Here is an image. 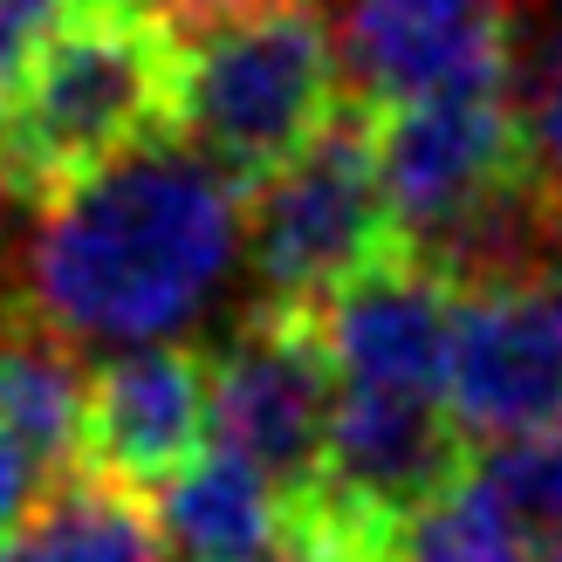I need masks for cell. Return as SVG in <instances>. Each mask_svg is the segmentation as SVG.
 Masks as SVG:
<instances>
[{
  "label": "cell",
  "mask_w": 562,
  "mask_h": 562,
  "mask_svg": "<svg viewBox=\"0 0 562 562\" xmlns=\"http://www.w3.org/2000/svg\"><path fill=\"white\" fill-rule=\"evenodd\" d=\"M528 0H350L336 55L363 117L467 90H508Z\"/></svg>",
  "instance_id": "cell-6"
},
{
  "label": "cell",
  "mask_w": 562,
  "mask_h": 562,
  "mask_svg": "<svg viewBox=\"0 0 562 562\" xmlns=\"http://www.w3.org/2000/svg\"><path fill=\"white\" fill-rule=\"evenodd\" d=\"M240 255L255 268L261 308H295V316H316L357 274L398 255L378 179V137L363 110L336 117L316 145L247 186Z\"/></svg>",
  "instance_id": "cell-4"
},
{
  "label": "cell",
  "mask_w": 562,
  "mask_h": 562,
  "mask_svg": "<svg viewBox=\"0 0 562 562\" xmlns=\"http://www.w3.org/2000/svg\"><path fill=\"white\" fill-rule=\"evenodd\" d=\"M384 549H391V562H528V536L473 467L446 494H432L418 515L391 528Z\"/></svg>",
  "instance_id": "cell-14"
},
{
  "label": "cell",
  "mask_w": 562,
  "mask_h": 562,
  "mask_svg": "<svg viewBox=\"0 0 562 562\" xmlns=\"http://www.w3.org/2000/svg\"><path fill=\"white\" fill-rule=\"evenodd\" d=\"M14 8H21V14H35V21L48 27L55 14H63V8H69V0H14Z\"/></svg>",
  "instance_id": "cell-21"
},
{
  "label": "cell",
  "mask_w": 562,
  "mask_h": 562,
  "mask_svg": "<svg viewBox=\"0 0 562 562\" xmlns=\"http://www.w3.org/2000/svg\"><path fill=\"white\" fill-rule=\"evenodd\" d=\"M274 562H391L384 536H363V528H344L329 515L289 508V542H281Z\"/></svg>",
  "instance_id": "cell-17"
},
{
  "label": "cell",
  "mask_w": 562,
  "mask_h": 562,
  "mask_svg": "<svg viewBox=\"0 0 562 562\" xmlns=\"http://www.w3.org/2000/svg\"><path fill=\"white\" fill-rule=\"evenodd\" d=\"M467 467H473V446L453 405L398 398V391H336L323 481L295 508L391 542V528L418 515L432 494H446Z\"/></svg>",
  "instance_id": "cell-8"
},
{
  "label": "cell",
  "mask_w": 562,
  "mask_h": 562,
  "mask_svg": "<svg viewBox=\"0 0 562 562\" xmlns=\"http://www.w3.org/2000/svg\"><path fill=\"white\" fill-rule=\"evenodd\" d=\"M473 473L515 515L528 549H549V555L562 549V426L487 446V453H473Z\"/></svg>",
  "instance_id": "cell-15"
},
{
  "label": "cell",
  "mask_w": 562,
  "mask_h": 562,
  "mask_svg": "<svg viewBox=\"0 0 562 562\" xmlns=\"http://www.w3.org/2000/svg\"><path fill=\"white\" fill-rule=\"evenodd\" d=\"M453 329H460V289L418 268L412 255L378 261L336 302L316 308V336L344 391H398V398L446 405Z\"/></svg>",
  "instance_id": "cell-10"
},
{
  "label": "cell",
  "mask_w": 562,
  "mask_h": 562,
  "mask_svg": "<svg viewBox=\"0 0 562 562\" xmlns=\"http://www.w3.org/2000/svg\"><path fill=\"white\" fill-rule=\"evenodd\" d=\"M446 405L494 446L562 426V255L460 295Z\"/></svg>",
  "instance_id": "cell-7"
},
{
  "label": "cell",
  "mask_w": 562,
  "mask_h": 562,
  "mask_svg": "<svg viewBox=\"0 0 562 562\" xmlns=\"http://www.w3.org/2000/svg\"><path fill=\"white\" fill-rule=\"evenodd\" d=\"M63 481H69V473H55V467L35 453V446H21L8 426H0V542H8L14 528L35 515Z\"/></svg>",
  "instance_id": "cell-16"
},
{
  "label": "cell",
  "mask_w": 562,
  "mask_h": 562,
  "mask_svg": "<svg viewBox=\"0 0 562 562\" xmlns=\"http://www.w3.org/2000/svg\"><path fill=\"white\" fill-rule=\"evenodd\" d=\"M0 562H172L158 536V515L145 494H131L97 473H69L35 515H27L8 542Z\"/></svg>",
  "instance_id": "cell-13"
},
{
  "label": "cell",
  "mask_w": 562,
  "mask_h": 562,
  "mask_svg": "<svg viewBox=\"0 0 562 562\" xmlns=\"http://www.w3.org/2000/svg\"><path fill=\"white\" fill-rule=\"evenodd\" d=\"M131 8H145V14L165 27V35L186 48V42L213 35V27H227V21H247V14L274 8V0H131Z\"/></svg>",
  "instance_id": "cell-18"
},
{
  "label": "cell",
  "mask_w": 562,
  "mask_h": 562,
  "mask_svg": "<svg viewBox=\"0 0 562 562\" xmlns=\"http://www.w3.org/2000/svg\"><path fill=\"white\" fill-rule=\"evenodd\" d=\"M35 35H42V21L21 14L14 0H0V110H8V97H14L21 63H27V48H35Z\"/></svg>",
  "instance_id": "cell-19"
},
{
  "label": "cell",
  "mask_w": 562,
  "mask_h": 562,
  "mask_svg": "<svg viewBox=\"0 0 562 562\" xmlns=\"http://www.w3.org/2000/svg\"><path fill=\"white\" fill-rule=\"evenodd\" d=\"M179 42L131 0H69L21 63L0 110V165L27 200L82 186L172 131Z\"/></svg>",
  "instance_id": "cell-2"
},
{
  "label": "cell",
  "mask_w": 562,
  "mask_h": 562,
  "mask_svg": "<svg viewBox=\"0 0 562 562\" xmlns=\"http://www.w3.org/2000/svg\"><path fill=\"white\" fill-rule=\"evenodd\" d=\"M151 515L172 562H274L289 542V494L234 453H200Z\"/></svg>",
  "instance_id": "cell-11"
},
{
  "label": "cell",
  "mask_w": 562,
  "mask_h": 562,
  "mask_svg": "<svg viewBox=\"0 0 562 562\" xmlns=\"http://www.w3.org/2000/svg\"><path fill=\"white\" fill-rule=\"evenodd\" d=\"M82 405H90L82 357L27 316L21 295L0 302V426L21 446H35L55 473H76L82 467Z\"/></svg>",
  "instance_id": "cell-12"
},
{
  "label": "cell",
  "mask_w": 562,
  "mask_h": 562,
  "mask_svg": "<svg viewBox=\"0 0 562 562\" xmlns=\"http://www.w3.org/2000/svg\"><path fill=\"white\" fill-rule=\"evenodd\" d=\"M542 192H549V206H555V220H562V179H549Z\"/></svg>",
  "instance_id": "cell-22"
},
{
  "label": "cell",
  "mask_w": 562,
  "mask_h": 562,
  "mask_svg": "<svg viewBox=\"0 0 562 562\" xmlns=\"http://www.w3.org/2000/svg\"><path fill=\"white\" fill-rule=\"evenodd\" d=\"M240 261V186L172 131L42 200L21 308L69 350H151L206 316Z\"/></svg>",
  "instance_id": "cell-1"
},
{
  "label": "cell",
  "mask_w": 562,
  "mask_h": 562,
  "mask_svg": "<svg viewBox=\"0 0 562 562\" xmlns=\"http://www.w3.org/2000/svg\"><path fill=\"white\" fill-rule=\"evenodd\" d=\"M213 432V357L186 344L124 350L90 371L82 405V473L131 494H165L206 453Z\"/></svg>",
  "instance_id": "cell-9"
},
{
  "label": "cell",
  "mask_w": 562,
  "mask_h": 562,
  "mask_svg": "<svg viewBox=\"0 0 562 562\" xmlns=\"http://www.w3.org/2000/svg\"><path fill=\"white\" fill-rule=\"evenodd\" d=\"M336 97L344 55L329 14L316 0H274L179 48L172 137L247 192L344 117Z\"/></svg>",
  "instance_id": "cell-3"
},
{
  "label": "cell",
  "mask_w": 562,
  "mask_h": 562,
  "mask_svg": "<svg viewBox=\"0 0 562 562\" xmlns=\"http://www.w3.org/2000/svg\"><path fill=\"white\" fill-rule=\"evenodd\" d=\"M14 200H27V192L14 186V172H8V165H0V240H8V206Z\"/></svg>",
  "instance_id": "cell-20"
},
{
  "label": "cell",
  "mask_w": 562,
  "mask_h": 562,
  "mask_svg": "<svg viewBox=\"0 0 562 562\" xmlns=\"http://www.w3.org/2000/svg\"><path fill=\"white\" fill-rule=\"evenodd\" d=\"M542 562H562V549H555V555H542Z\"/></svg>",
  "instance_id": "cell-23"
},
{
  "label": "cell",
  "mask_w": 562,
  "mask_h": 562,
  "mask_svg": "<svg viewBox=\"0 0 562 562\" xmlns=\"http://www.w3.org/2000/svg\"><path fill=\"white\" fill-rule=\"evenodd\" d=\"M336 391L344 384H336V363L316 336V316L255 302V316L227 336V350H213V439H220V453L268 473L295 508L323 481Z\"/></svg>",
  "instance_id": "cell-5"
}]
</instances>
